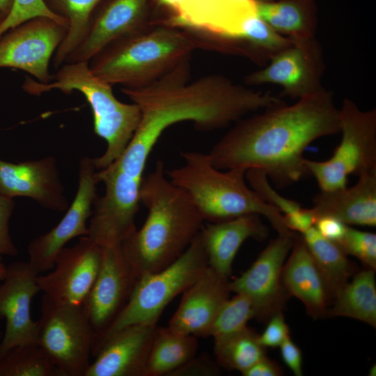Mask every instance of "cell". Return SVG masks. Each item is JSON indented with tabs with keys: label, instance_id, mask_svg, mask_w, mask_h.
I'll return each instance as SVG.
<instances>
[{
	"label": "cell",
	"instance_id": "obj_1",
	"mask_svg": "<svg viewBox=\"0 0 376 376\" xmlns=\"http://www.w3.org/2000/svg\"><path fill=\"white\" fill-rule=\"evenodd\" d=\"M189 61L145 86L121 88L139 107L141 120L125 152L111 164L142 179L153 147L170 126L191 121L199 131H212L283 102L269 92L255 91L221 75L190 81Z\"/></svg>",
	"mask_w": 376,
	"mask_h": 376
},
{
	"label": "cell",
	"instance_id": "obj_2",
	"mask_svg": "<svg viewBox=\"0 0 376 376\" xmlns=\"http://www.w3.org/2000/svg\"><path fill=\"white\" fill-rule=\"evenodd\" d=\"M340 132L339 108L325 88L235 123L208 154L217 169H258L279 188L309 175L304 152L314 140Z\"/></svg>",
	"mask_w": 376,
	"mask_h": 376
},
{
	"label": "cell",
	"instance_id": "obj_3",
	"mask_svg": "<svg viewBox=\"0 0 376 376\" xmlns=\"http://www.w3.org/2000/svg\"><path fill=\"white\" fill-rule=\"evenodd\" d=\"M140 201L148 210L146 219L121 244L139 277L159 272L176 260L204 222L189 194L165 178L162 160L143 177Z\"/></svg>",
	"mask_w": 376,
	"mask_h": 376
},
{
	"label": "cell",
	"instance_id": "obj_4",
	"mask_svg": "<svg viewBox=\"0 0 376 376\" xmlns=\"http://www.w3.org/2000/svg\"><path fill=\"white\" fill-rule=\"evenodd\" d=\"M199 49L209 47L194 34L155 25L112 42L93 56L88 65L95 75L111 86L140 88L190 59Z\"/></svg>",
	"mask_w": 376,
	"mask_h": 376
},
{
	"label": "cell",
	"instance_id": "obj_5",
	"mask_svg": "<svg viewBox=\"0 0 376 376\" xmlns=\"http://www.w3.org/2000/svg\"><path fill=\"white\" fill-rule=\"evenodd\" d=\"M180 155L183 165L165 173L189 194L204 221L215 223L257 214L268 219L278 234L291 231L285 226L281 212L246 183L245 169H217L208 154L201 152L186 151Z\"/></svg>",
	"mask_w": 376,
	"mask_h": 376
},
{
	"label": "cell",
	"instance_id": "obj_6",
	"mask_svg": "<svg viewBox=\"0 0 376 376\" xmlns=\"http://www.w3.org/2000/svg\"><path fill=\"white\" fill-rule=\"evenodd\" d=\"M111 86L95 75L86 61L63 64L49 83L27 77L23 84L26 93L36 95L54 89L67 94L74 91L83 94L92 110L94 132L107 143L104 154L93 159L96 169L100 170L122 156L141 120L138 105L119 101Z\"/></svg>",
	"mask_w": 376,
	"mask_h": 376
},
{
	"label": "cell",
	"instance_id": "obj_7",
	"mask_svg": "<svg viewBox=\"0 0 376 376\" xmlns=\"http://www.w3.org/2000/svg\"><path fill=\"white\" fill-rule=\"evenodd\" d=\"M256 4L257 0H152L162 14L150 24L186 31L210 49L236 54L246 24L257 15Z\"/></svg>",
	"mask_w": 376,
	"mask_h": 376
},
{
	"label": "cell",
	"instance_id": "obj_8",
	"mask_svg": "<svg viewBox=\"0 0 376 376\" xmlns=\"http://www.w3.org/2000/svg\"><path fill=\"white\" fill-rule=\"evenodd\" d=\"M207 266V254L200 230L172 264L159 272L139 277L123 311L93 344L92 356L107 337L126 326L157 324L168 304L182 294Z\"/></svg>",
	"mask_w": 376,
	"mask_h": 376
},
{
	"label": "cell",
	"instance_id": "obj_9",
	"mask_svg": "<svg viewBox=\"0 0 376 376\" xmlns=\"http://www.w3.org/2000/svg\"><path fill=\"white\" fill-rule=\"evenodd\" d=\"M342 139L327 160L305 159L309 173L321 191L347 187L350 174L376 169V109L362 110L351 99H343L339 108Z\"/></svg>",
	"mask_w": 376,
	"mask_h": 376
},
{
	"label": "cell",
	"instance_id": "obj_10",
	"mask_svg": "<svg viewBox=\"0 0 376 376\" xmlns=\"http://www.w3.org/2000/svg\"><path fill=\"white\" fill-rule=\"evenodd\" d=\"M38 344L61 376H85L92 357L94 331L82 305L62 304L44 295Z\"/></svg>",
	"mask_w": 376,
	"mask_h": 376
},
{
	"label": "cell",
	"instance_id": "obj_11",
	"mask_svg": "<svg viewBox=\"0 0 376 376\" xmlns=\"http://www.w3.org/2000/svg\"><path fill=\"white\" fill-rule=\"evenodd\" d=\"M105 185L102 196L93 202L88 237L101 247L121 244L136 229L142 179L134 178L111 164L96 172Z\"/></svg>",
	"mask_w": 376,
	"mask_h": 376
},
{
	"label": "cell",
	"instance_id": "obj_12",
	"mask_svg": "<svg viewBox=\"0 0 376 376\" xmlns=\"http://www.w3.org/2000/svg\"><path fill=\"white\" fill-rule=\"evenodd\" d=\"M324 70L323 49L314 37L293 40L261 69L246 75L244 82L248 86L278 85L283 95L297 100L324 88L322 84Z\"/></svg>",
	"mask_w": 376,
	"mask_h": 376
},
{
	"label": "cell",
	"instance_id": "obj_13",
	"mask_svg": "<svg viewBox=\"0 0 376 376\" xmlns=\"http://www.w3.org/2000/svg\"><path fill=\"white\" fill-rule=\"evenodd\" d=\"M68 27L46 17H37L0 37V68L26 72L43 84L52 80L49 63L63 40Z\"/></svg>",
	"mask_w": 376,
	"mask_h": 376
},
{
	"label": "cell",
	"instance_id": "obj_14",
	"mask_svg": "<svg viewBox=\"0 0 376 376\" xmlns=\"http://www.w3.org/2000/svg\"><path fill=\"white\" fill-rule=\"evenodd\" d=\"M102 249L98 274L82 304L94 331L93 344L123 311L139 279L121 244Z\"/></svg>",
	"mask_w": 376,
	"mask_h": 376
},
{
	"label": "cell",
	"instance_id": "obj_15",
	"mask_svg": "<svg viewBox=\"0 0 376 376\" xmlns=\"http://www.w3.org/2000/svg\"><path fill=\"white\" fill-rule=\"evenodd\" d=\"M295 235L292 231L278 234L246 271L229 281L230 292L244 294L252 300L256 318L261 320L281 312L285 306L288 294L282 283V269Z\"/></svg>",
	"mask_w": 376,
	"mask_h": 376
},
{
	"label": "cell",
	"instance_id": "obj_16",
	"mask_svg": "<svg viewBox=\"0 0 376 376\" xmlns=\"http://www.w3.org/2000/svg\"><path fill=\"white\" fill-rule=\"evenodd\" d=\"M102 249L88 236L56 255L52 271L37 277L44 295L62 304L82 305L98 274Z\"/></svg>",
	"mask_w": 376,
	"mask_h": 376
},
{
	"label": "cell",
	"instance_id": "obj_17",
	"mask_svg": "<svg viewBox=\"0 0 376 376\" xmlns=\"http://www.w3.org/2000/svg\"><path fill=\"white\" fill-rule=\"evenodd\" d=\"M95 169L93 159L85 157L81 159L79 186L70 207L56 226L29 244V262L38 273L52 269L56 255L70 240L88 235L86 221L92 214V205L97 196Z\"/></svg>",
	"mask_w": 376,
	"mask_h": 376
},
{
	"label": "cell",
	"instance_id": "obj_18",
	"mask_svg": "<svg viewBox=\"0 0 376 376\" xmlns=\"http://www.w3.org/2000/svg\"><path fill=\"white\" fill-rule=\"evenodd\" d=\"M38 274L29 261H16L7 267L0 283V320H6L0 356L15 346L38 343V324L31 318V308L33 297L40 291Z\"/></svg>",
	"mask_w": 376,
	"mask_h": 376
},
{
	"label": "cell",
	"instance_id": "obj_19",
	"mask_svg": "<svg viewBox=\"0 0 376 376\" xmlns=\"http://www.w3.org/2000/svg\"><path fill=\"white\" fill-rule=\"evenodd\" d=\"M152 0H103L93 10L87 32L65 63L88 62L112 42L149 29Z\"/></svg>",
	"mask_w": 376,
	"mask_h": 376
},
{
	"label": "cell",
	"instance_id": "obj_20",
	"mask_svg": "<svg viewBox=\"0 0 376 376\" xmlns=\"http://www.w3.org/2000/svg\"><path fill=\"white\" fill-rule=\"evenodd\" d=\"M157 324L126 326L98 346L85 376H146Z\"/></svg>",
	"mask_w": 376,
	"mask_h": 376
},
{
	"label": "cell",
	"instance_id": "obj_21",
	"mask_svg": "<svg viewBox=\"0 0 376 376\" xmlns=\"http://www.w3.org/2000/svg\"><path fill=\"white\" fill-rule=\"evenodd\" d=\"M56 159L46 157L18 164L0 159V194L13 198L25 196L56 212L68 207Z\"/></svg>",
	"mask_w": 376,
	"mask_h": 376
},
{
	"label": "cell",
	"instance_id": "obj_22",
	"mask_svg": "<svg viewBox=\"0 0 376 376\" xmlns=\"http://www.w3.org/2000/svg\"><path fill=\"white\" fill-rule=\"evenodd\" d=\"M228 278L210 266L183 292L168 328L178 335L207 337L217 313L229 298Z\"/></svg>",
	"mask_w": 376,
	"mask_h": 376
},
{
	"label": "cell",
	"instance_id": "obj_23",
	"mask_svg": "<svg viewBox=\"0 0 376 376\" xmlns=\"http://www.w3.org/2000/svg\"><path fill=\"white\" fill-rule=\"evenodd\" d=\"M351 187L321 191L313 198L317 219L333 217L347 226H376V169L358 175Z\"/></svg>",
	"mask_w": 376,
	"mask_h": 376
},
{
	"label": "cell",
	"instance_id": "obj_24",
	"mask_svg": "<svg viewBox=\"0 0 376 376\" xmlns=\"http://www.w3.org/2000/svg\"><path fill=\"white\" fill-rule=\"evenodd\" d=\"M201 234L206 249L208 265L221 275L231 274L234 258L243 242L249 238L265 240L268 228L257 214L242 215L229 220L207 223Z\"/></svg>",
	"mask_w": 376,
	"mask_h": 376
},
{
	"label": "cell",
	"instance_id": "obj_25",
	"mask_svg": "<svg viewBox=\"0 0 376 376\" xmlns=\"http://www.w3.org/2000/svg\"><path fill=\"white\" fill-rule=\"evenodd\" d=\"M281 280L288 294L299 299L307 313L317 319L326 315L329 298L322 274L301 235H295Z\"/></svg>",
	"mask_w": 376,
	"mask_h": 376
},
{
	"label": "cell",
	"instance_id": "obj_26",
	"mask_svg": "<svg viewBox=\"0 0 376 376\" xmlns=\"http://www.w3.org/2000/svg\"><path fill=\"white\" fill-rule=\"evenodd\" d=\"M256 13L274 30L293 40L315 37L318 28L315 0L257 1Z\"/></svg>",
	"mask_w": 376,
	"mask_h": 376
},
{
	"label": "cell",
	"instance_id": "obj_27",
	"mask_svg": "<svg viewBox=\"0 0 376 376\" xmlns=\"http://www.w3.org/2000/svg\"><path fill=\"white\" fill-rule=\"evenodd\" d=\"M327 308V317H347L376 327V283L375 270L366 268L340 290Z\"/></svg>",
	"mask_w": 376,
	"mask_h": 376
},
{
	"label": "cell",
	"instance_id": "obj_28",
	"mask_svg": "<svg viewBox=\"0 0 376 376\" xmlns=\"http://www.w3.org/2000/svg\"><path fill=\"white\" fill-rule=\"evenodd\" d=\"M325 283L329 301L347 283L354 267L339 245L324 237L313 226L301 234Z\"/></svg>",
	"mask_w": 376,
	"mask_h": 376
},
{
	"label": "cell",
	"instance_id": "obj_29",
	"mask_svg": "<svg viewBox=\"0 0 376 376\" xmlns=\"http://www.w3.org/2000/svg\"><path fill=\"white\" fill-rule=\"evenodd\" d=\"M196 337L178 335L167 327H156L147 362L146 376L169 375L196 355Z\"/></svg>",
	"mask_w": 376,
	"mask_h": 376
},
{
	"label": "cell",
	"instance_id": "obj_30",
	"mask_svg": "<svg viewBox=\"0 0 376 376\" xmlns=\"http://www.w3.org/2000/svg\"><path fill=\"white\" fill-rule=\"evenodd\" d=\"M55 15L67 21V34L53 56V64L58 68L83 40L91 15L103 0H43Z\"/></svg>",
	"mask_w": 376,
	"mask_h": 376
},
{
	"label": "cell",
	"instance_id": "obj_31",
	"mask_svg": "<svg viewBox=\"0 0 376 376\" xmlns=\"http://www.w3.org/2000/svg\"><path fill=\"white\" fill-rule=\"evenodd\" d=\"M259 334L246 327L230 336L214 339L216 361L220 367L241 373L266 356Z\"/></svg>",
	"mask_w": 376,
	"mask_h": 376
},
{
	"label": "cell",
	"instance_id": "obj_32",
	"mask_svg": "<svg viewBox=\"0 0 376 376\" xmlns=\"http://www.w3.org/2000/svg\"><path fill=\"white\" fill-rule=\"evenodd\" d=\"M0 376H61L38 343L15 346L0 356Z\"/></svg>",
	"mask_w": 376,
	"mask_h": 376
},
{
	"label": "cell",
	"instance_id": "obj_33",
	"mask_svg": "<svg viewBox=\"0 0 376 376\" xmlns=\"http://www.w3.org/2000/svg\"><path fill=\"white\" fill-rule=\"evenodd\" d=\"M253 318H256V310L252 300L244 294L236 293L222 305L207 337L218 339L237 333L245 329L247 322Z\"/></svg>",
	"mask_w": 376,
	"mask_h": 376
},
{
	"label": "cell",
	"instance_id": "obj_34",
	"mask_svg": "<svg viewBox=\"0 0 376 376\" xmlns=\"http://www.w3.org/2000/svg\"><path fill=\"white\" fill-rule=\"evenodd\" d=\"M346 255L358 258L366 268L376 269V235L347 226L343 237L336 242Z\"/></svg>",
	"mask_w": 376,
	"mask_h": 376
},
{
	"label": "cell",
	"instance_id": "obj_35",
	"mask_svg": "<svg viewBox=\"0 0 376 376\" xmlns=\"http://www.w3.org/2000/svg\"><path fill=\"white\" fill-rule=\"evenodd\" d=\"M245 179L263 201L277 208L283 215L291 214L301 207L300 203L280 195L272 187L266 173L260 169H247Z\"/></svg>",
	"mask_w": 376,
	"mask_h": 376
},
{
	"label": "cell",
	"instance_id": "obj_36",
	"mask_svg": "<svg viewBox=\"0 0 376 376\" xmlns=\"http://www.w3.org/2000/svg\"><path fill=\"white\" fill-rule=\"evenodd\" d=\"M37 17L51 18L68 29L67 21L53 13L43 0H15L10 12L0 24V37L9 29Z\"/></svg>",
	"mask_w": 376,
	"mask_h": 376
},
{
	"label": "cell",
	"instance_id": "obj_37",
	"mask_svg": "<svg viewBox=\"0 0 376 376\" xmlns=\"http://www.w3.org/2000/svg\"><path fill=\"white\" fill-rule=\"evenodd\" d=\"M15 207L13 198L0 194V256H15L17 249L9 231V221Z\"/></svg>",
	"mask_w": 376,
	"mask_h": 376
},
{
	"label": "cell",
	"instance_id": "obj_38",
	"mask_svg": "<svg viewBox=\"0 0 376 376\" xmlns=\"http://www.w3.org/2000/svg\"><path fill=\"white\" fill-rule=\"evenodd\" d=\"M289 327L285 322L282 311L274 314L261 335L259 341L263 347H277L290 336Z\"/></svg>",
	"mask_w": 376,
	"mask_h": 376
},
{
	"label": "cell",
	"instance_id": "obj_39",
	"mask_svg": "<svg viewBox=\"0 0 376 376\" xmlns=\"http://www.w3.org/2000/svg\"><path fill=\"white\" fill-rule=\"evenodd\" d=\"M220 367L205 354L194 356L185 364L173 371L170 376H212L219 373Z\"/></svg>",
	"mask_w": 376,
	"mask_h": 376
},
{
	"label": "cell",
	"instance_id": "obj_40",
	"mask_svg": "<svg viewBox=\"0 0 376 376\" xmlns=\"http://www.w3.org/2000/svg\"><path fill=\"white\" fill-rule=\"evenodd\" d=\"M283 219L288 229L302 234L314 226L317 217L312 208L301 207L291 214L283 215Z\"/></svg>",
	"mask_w": 376,
	"mask_h": 376
},
{
	"label": "cell",
	"instance_id": "obj_41",
	"mask_svg": "<svg viewBox=\"0 0 376 376\" xmlns=\"http://www.w3.org/2000/svg\"><path fill=\"white\" fill-rule=\"evenodd\" d=\"M314 226L324 237L336 242L343 237L347 228L341 221L329 216L318 217Z\"/></svg>",
	"mask_w": 376,
	"mask_h": 376
},
{
	"label": "cell",
	"instance_id": "obj_42",
	"mask_svg": "<svg viewBox=\"0 0 376 376\" xmlns=\"http://www.w3.org/2000/svg\"><path fill=\"white\" fill-rule=\"evenodd\" d=\"M281 357L296 376L302 375V356L299 347L288 337L279 346Z\"/></svg>",
	"mask_w": 376,
	"mask_h": 376
},
{
	"label": "cell",
	"instance_id": "obj_43",
	"mask_svg": "<svg viewBox=\"0 0 376 376\" xmlns=\"http://www.w3.org/2000/svg\"><path fill=\"white\" fill-rule=\"evenodd\" d=\"M242 375L244 376H280L283 375V370L279 364L265 356Z\"/></svg>",
	"mask_w": 376,
	"mask_h": 376
},
{
	"label": "cell",
	"instance_id": "obj_44",
	"mask_svg": "<svg viewBox=\"0 0 376 376\" xmlns=\"http://www.w3.org/2000/svg\"><path fill=\"white\" fill-rule=\"evenodd\" d=\"M15 0H0V12L7 16L10 12Z\"/></svg>",
	"mask_w": 376,
	"mask_h": 376
},
{
	"label": "cell",
	"instance_id": "obj_45",
	"mask_svg": "<svg viewBox=\"0 0 376 376\" xmlns=\"http://www.w3.org/2000/svg\"><path fill=\"white\" fill-rule=\"evenodd\" d=\"M7 272V266L2 261L1 256H0V281H2L6 276Z\"/></svg>",
	"mask_w": 376,
	"mask_h": 376
},
{
	"label": "cell",
	"instance_id": "obj_46",
	"mask_svg": "<svg viewBox=\"0 0 376 376\" xmlns=\"http://www.w3.org/2000/svg\"><path fill=\"white\" fill-rule=\"evenodd\" d=\"M368 375L370 376H375L376 375V366L375 365L373 366L368 372Z\"/></svg>",
	"mask_w": 376,
	"mask_h": 376
},
{
	"label": "cell",
	"instance_id": "obj_47",
	"mask_svg": "<svg viewBox=\"0 0 376 376\" xmlns=\"http://www.w3.org/2000/svg\"><path fill=\"white\" fill-rule=\"evenodd\" d=\"M6 15L2 13L1 12H0V24L2 23V22L4 20V19L6 18Z\"/></svg>",
	"mask_w": 376,
	"mask_h": 376
},
{
	"label": "cell",
	"instance_id": "obj_48",
	"mask_svg": "<svg viewBox=\"0 0 376 376\" xmlns=\"http://www.w3.org/2000/svg\"><path fill=\"white\" fill-rule=\"evenodd\" d=\"M274 0H257V1H272Z\"/></svg>",
	"mask_w": 376,
	"mask_h": 376
},
{
	"label": "cell",
	"instance_id": "obj_49",
	"mask_svg": "<svg viewBox=\"0 0 376 376\" xmlns=\"http://www.w3.org/2000/svg\"><path fill=\"white\" fill-rule=\"evenodd\" d=\"M0 337H1V334H0Z\"/></svg>",
	"mask_w": 376,
	"mask_h": 376
}]
</instances>
